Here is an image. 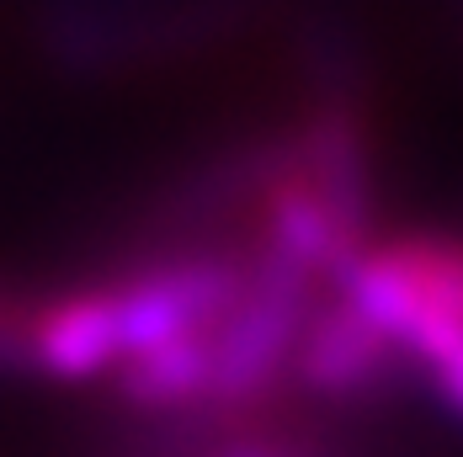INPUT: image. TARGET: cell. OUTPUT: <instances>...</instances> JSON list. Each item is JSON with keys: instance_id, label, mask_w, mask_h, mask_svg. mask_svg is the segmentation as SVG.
I'll use <instances>...</instances> for the list:
<instances>
[{"instance_id": "6da1fadb", "label": "cell", "mask_w": 463, "mask_h": 457, "mask_svg": "<svg viewBox=\"0 0 463 457\" xmlns=\"http://www.w3.org/2000/svg\"><path fill=\"white\" fill-rule=\"evenodd\" d=\"M400 372L411 367L400 362V351L373 330L346 298H335L325 287L309 309V320L293 340L288 357V378L330 405H352V399H378L389 394V383H400Z\"/></svg>"}, {"instance_id": "7a4b0ae2", "label": "cell", "mask_w": 463, "mask_h": 457, "mask_svg": "<svg viewBox=\"0 0 463 457\" xmlns=\"http://www.w3.org/2000/svg\"><path fill=\"white\" fill-rule=\"evenodd\" d=\"M293 171L304 176V186L320 197V208L330 213V224L341 228L352 245H373V171H368V128L352 112V101L330 96L320 112L304 123V134L288 144Z\"/></svg>"}, {"instance_id": "3957f363", "label": "cell", "mask_w": 463, "mask_h": 457, "mask_svg": "<svg viewBox=\"0 0 463 457\" xmlns=\"http://www.w3.org/2000/svg\"><path fill=\"white\" fill-rule=\"evenodd\" d=\"M27 357L33 372L53 383H96L118 372V320L107 282H86L33 309L27 320Z\"/></svg>"}, {"instance_id": "277c9868", "label": "cell", "mask_w": 463, "mask_h": 457, "mask_svg": "<svg viewBox=\"0 0 463 457\" xmlns=\"http://www.w3.org/2000/svg\"><path fill=\"white\" fill-rule=\"evenodd\" d=\"M213 335V330H208ZM208 335H182L155 351H139L112 372L118 399L139 415H182L208 405V378H213V351Z\"/></svg>"}]
</instances>
